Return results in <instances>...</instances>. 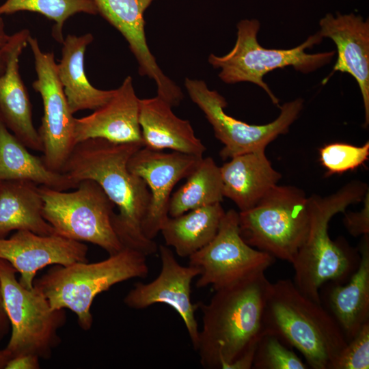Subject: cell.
Returning a JSON list of instances; mask_svg holds the SVG:
<instances>
[{"label": "cell", "instance_id": "4316f807", "mask_svg": "<svg viewBox=\"0 0 369 369\" xmlns=\"http://www.w3.org/2000/svg\"><path fill=\"white\" fill-rule=\"evenodd\" d=\"M186 178L170 197L168 215L171 217L223 201L220 167L211 157L202 158Z\"/></svg>", "mask_w": 369, "mask_h": 369}, {"label": "cell", "instance_id": "ba28073f", "mask_svg": "<svg viewBox=\"0 0 369 369\" xmlns=\"http://www.w3.org/2000/svg\"><path fill=\"white\" fill-rule=\"evenodd\" d=\"M39 189L44 202L42 215L56 234L93 243L109 255L123 248L112 226L115 206L96 181L81 180L72 191L42 185Z\"/></svg>", "mask_w": 369, "mask_h": 369}, {"label": "cell", "instance_id": "ffe728a7", "mask_svg": "<svg viewBox=\"0 0 369 369\" xmlns=\"http://www.w3.org/2000/svg\"><path fill=\"white\" fill-rule=\"evenodd\" d=\"M30 31L13 34L4 73L0 76V120L27 148L43 152L38 130L33 126L32 106L19 71V59L28 44Z\"/></svg>", "mask_w": 369, "mask_h": 369}, {"label": "cell", "instance_id": "9a60e30c", "mask_svg": "<svg viewBox=\"0 0 369 369\" xmlns=\"http://www.w3.org/2000/svg\"><path fill=\"white\" fill-rule=\"evenodd\" d=\"M99 14L115 27L128 44L138 63L141 76L154 80L157 96L172 107L183 99L181 89L167 77L157 64L147 44L144 13L156 0H93Z\"/></svg>", "mask_w": 369, "mask_h": 369}, {"label": "cell", "instance_id": "52a82bcc", "mask_svg": "<svg viewBox=\"0 0 369 369\" xmlns=\"http://www.w3.org/2000/svg\"><path fill=\"white\" fill-rule=\"evenodd\" d=\"M238 227L248 245L292 264L309 232L308 197L296 187L277 184L238 213Z\"/></svg>", "mask_w": 369, "mask_h": 369}, {"label": "cell", "instance_id": "d590c367", "mask_svg": "<svg viewBox=\"0 0 369 369\" xmlns=\"http://www.w3.org/2000/svg\"><path fill=\"white\" fill-rule=\"evenodd\" d=\"M12 358L10 352L5 348L0 350V369H5L8 361Z\"/></svg>", "mask_w": 369, "mask_h": 369}, {"label": "cell", "instance_id": "1f68e13d", "mask_svg": "<svg viewBox=\"0 0 369 369\" xmlns=\"http://www.w3.org/2000/svg\"><path fill=\"white\" fill-rule=\"evenodd\" d=\"M362 201L364 206L361 210L344 213V225L349 234L355 237L369 234V191Z\"/></svg>", "mask_w": 369, "mask_h": 369}, {"label": "cell", "instance_id": "cb8c5ba5", "mask_svg": "<svg viewBox=\"0 0 369 369\" xmlns=\"http://www.w3.org/2000/svg\"><path fill=\"white\" fill-rule=\"evenodd\" d=\"M43 204L38 184L23 180L0 181V238L13 230L56 234L42 215Z\"/></svg>", "mask_w": 369, "mask_h": 369}, {"label": "cell", "instance_id": "d4e9b609", "mask_svg": "<svg viewBox=\"0 0 369 369\" xmlns=\"http://www.w3.org/2000/svg\"><path fill=\"white\" fill-rule=\"evenodd\" d=\"M23 180L59 191L77 188L62 172L49 169L42 157L30 153L0 120V181Z\"/></svg>", "mask_w": 369, "mask_h": 369}, {"label": "cell", "instance_id": "d6986e66", "mask_svg": "<svg viewBox=\"0 0 369 369\" xmlns=\"http://www.w3.org/2000/svg\"><path fill=\"white\" fill-rule=\"evenodd\" d=\"M359 265L347 284L327 282L319 290L320 303L348 342L369 323V234L358 246Z\"/></svg>", "mask_w": 369, "mask_h": 369}, {"label": "cell", "instance_id": "603a6c76", "mask_svg": "<svg viewBox=\"0 0 369 369\" xmlns=\"http://www.w3.org/2000/svg\"><path fill=\"white\" fill-rule=\"evenodd\" d=\"M93 40L90 33L68 34L62 43V57L57 64V73L72 114L85 109L95 110L108 102L115 93V90L94 87L86 77L85 53Z\"/></svg>", "mask_w": 369, "mask_h": 369}, {"label": "cell", "instance_id": "5bb4252c", "mask_svg": "<svg viewBox=\"0 0 369 369\" xmlns=\"http://www.w3.org/2000/svg\"><path fill=\"white\" fill-rule=\"evenodd\" d=\"M161 261L159 275L149 283L137 282L124 299L130 308L141 310L155 303H163L172 308L182 318L193 348L196 351L199 329L195 312L199 303L191 302V283L199 276V268L180 264L172 251L167 245L158 249Z\"/></svg>", "mask_w": 369, "mask_h": 369}, {"label": "cell", "instance_id": "4dcf8cb0", "mask_svg": "<svg viewBox=\"0 0 369 369\" xmlns=\"http://www.w3.org/2000/svg\"><path fill=\"white\" fill-rule=\"evenodd\" d=\"M369 368V323L365 324L348 342L329 369Z\"/></svg>", "mask_w": 369, "mask_h": 369}, {"label": "cell", "instance_id": "4fadbf2b", "mask_svg": "<svg viewBox=\"0 0 369 369\" xmlns=\"http://www.w3.org/2000/svg\"><path fill=\"white\" fill-rule=\"evenodd\" d=\"M203 157L179 152L141 147L135 151L128 161V169L141 178L150 193V204L142 223V232L153 240L160 232L168 218L169 203L174 186L187 178Z\"/></svg>", "mask_w": 369, "mask_h": 369}, {"label": "cell", "instance_id": "6da1fadb", "mask_svg": "<svg viewBox=\"0 0 369 369\" xmlns=\"http://www.w3.org/2000/svg\"><path fill=\"white\" fill-rule=\"evenodd\" d=\"M141 143L118 144L100 138L77 143L62 169L77 183L90 179L102 187L118 208L112 226L123 247L155 254L159 247L146 238L142 223L147 213L150 193L146 182L131 173L128 161Z\"/></svg>", "mask_w": 369, "mask_h": 369}, {"label": "cell", "instance_id": "30bf717a", "mask_svg": "<svg viewBox=\"0 0 369 369\" xmlns=\"http://www.w3.org/2000/svg\"><path fill=\"white\" fill-rule=\"evenodd\" d=\"M184 86L191 100L212 126L215 137L223 144L219 152L223 160L265 150L279 135L288 131L303 107V100L297 98L279 107V115L273 122L249 124L226 114L224 109L228 104L224 97L210 90L204 81L186 78Z\"/></svg>", "mask_w": 369, "mask_h": 369}, {"label": "cell", "instance_id": "7a4b0ae2", "mask_svg": "<svg viewBox=\"0 0 369 369\" xmlns=\"http://www.w3.org/2000/svg\"><path fill=\"white\" fill-rule=\"evenodd\" d=\"M271 282L260 273L215 292L202 312L200 362L206 369L228 366L255 347L263 333L262 318Z\"/></svg>", "mask_w": 369, "mask_h": 369}, {"label": "cell", "instance_id": "8fae6325", "mask_svg": "<svg viewBox=\"0 0 369 369\" xmlns=\"http://www.w3.org/2000/svg\"><path fill=\"white\" fill-rule=\"evenodd\" d=\"M189 258V264L201 271L196 286H212L215 290L264 272L275 261L274 257L243 240L238 213L233 209L225 212L214 238Z\"/></svg>", "mask_w": 369, "mask_h": 369}, {"label": "cell", "instance_id": "d6a6232c", "mask_svg": "<svg viewBox=\"0 0 369 369\" xmlns=\"http://www.w3.org/2000/svg\"><path fill=\"white\" fill-rule=\"evenodd\" d=\"M13 40V34L8 35L5 30V23L0 16V76L6 68L7 61Z\"/></svg>", "mask_w": 369, "mask_h": 369}, {"label": "cell", "instance_id": "83f0119b", "mask_svg": "<svg viewBox=\"0 0 369 369\" xmlns=\"http://www.w3.org/2000/svg\"><path fill=\"white\" fill-rule=\"evenodd\" d=\"M21 11L38 13L55 21L52 36L59 43L64 39V23L70 16L79 13L98 14L93 0H6L0 5V16Z\"/></svg>", "mask_w": 369, "mask_h": 369}, {"label": "cell", "instance_id": "f546056e", "mask_svg": "<svg viewBox=\"0 0 369 369\" xmlns=\"http://www.w3.org/2000/svg\"><path fill=\"white\" fill-rule=\"evenodd\" d=\"M320 161L328 175L342 174L356 169L368 159L369 141L361 146L332 143L319 150Z\"/></svg>", "mask_w": 369, "mask_h": 369}, {"label": "cell", "instance_id": "9c48e42d", "mask_svg": "<svg viewBox=\"0 0 369 369\" xmlns=\"http://www.w3.org/2000/svg\"><path fill=\"white\" fill-rule=\"evenodd\" d=\"M16 270L0 259V281L5 311L12 329L5 348L12 357L31 354L48 359L61 342L58 331L65 324L64 309H53L33 286L27 289L16 277Z\"/></svg>", "mask_w": 369, "mask_h": 369}, {"label": "cell", "instance_id": "3957f363", "mask_svg": "<svg viewBox=\"0 0 369 369\" xmlns=\"http://www.w3.org/2000/svg\"><path fill=\"white\" fill-rule=\"evenodd\" d=\"M368 191L366 183L352 180L329 195L308 197L309 232L292 263V281L302 294L314 301L320 303L319 290L324 284L346 283L359 265L358 249L350 247L345 240H331L329 223L336 214L361 202Z\"/></svg>", "mask_w": 369, "mask_h": 369}, {"label": "cell", "instance_id": "484cf974", "mask_svg": "<svg viewBox=\"0 0 369 369\" xmlns=\"http://www.w3.org/2000/svg\"><path fill=\"white\" fill-rule=\"evenodd\" d=\"M224 214L221 203L193 209L168 217L160 232L167 246L174 247L180 257L189 258L214 238Z\"/></svg>", "mask_w": 369, "mask_h": 369}, {"label": "cell", "instance_id": "7c38bea8", "mask_svg": "<svg viewBox=\"0 0 369 369\" xmlns=\"http://www.w3.org/2000/svg\"><path fill=\"white\" fill-rule=\"evenodd\" d=\"M28 44L33 55L37 79L32 83L43 104V115L38 130L43 146L41 156L46 167L62 172L76 144L74 118L57 73L53 52H44L36 38L30 36Z\"/></svg>", "mask_w": 369, "mask_h": 369}, {"label": "cell", "instance_id": "ac0fdd59", "mask_svg": "<svg viewBox=\"0 0 369 369\" xmlns=\"http://www.w3.org/2000/svg\"><path fill=\"white\" fill-rule=\"evenodd\" d=\"M139 98L131 76L115 90L110 100L89 115L74 118L76 144L100 138L118 144L141 143Z\"/></svg>", "mask_w": 369, "mask_h": 369}, {"label": "cell", "instance_id": "7402d4cb", "mask_svg": "<svg viewBox=\"0 0 369 369\" xmlns=\"http://www.w3.org/2000/svg\"><path fill=\"white\" fill-rule=\"evenodd\" d=\"M264 150L237 155L220 167L223 197L231 200L240 211L255 206L282 177Z\"/></svg>", "mask_w": 369, "mask_h": 369}, {"label": "cell", "instance_id": "5b68a950", "mask_svg": "<svg viewBox=\"0 0 369 369\" xmlns=\"http://www.w3.org/2000/svg\"><path fill=\"white\" fill-rule=\"evenodd\" d=\"M145 254L123 247L102 261L57 264L35 279L33 286L40 290L53 309H69L77 316L80 327L91 329V307L94 298L111 286L135 277L148 276L149 267Z\"/></svg>", "mask_w": 369, "mask_h": 369}, {"label": "cell", "instance_id": "277c9868", "mask_svg": "<svg viewBox=\"0 0 369 369\" xmlns=\"http://www.w3.org/2000/svg\"><path fill=\"white\" fill-rule=\"evenodd\" d=\"M262 325L263 332L296 348L312 369H329L347 343L322 304L302 294L290 279L271 284Z\"/></svg>", "mask_w": 369, "mask_h": 369}, {"label": "cell", "instance_id": "e575fe53", "mask_svg": "<svg viewBox=\"0 0 369 369\" xmlns=\"http://www.w3.org/2000/svg\"><path fill=\"white\" fill-rule=\"evenodd\" d=\"M10 323L5 311L0 281V341L8 334Z\"/></svg>", "mask_w": 369, "mask_h": 369}, {"label": "cell", "instance_id": "f1b7e54d", "mask_svg": "<svg viewBox=\"0 0 369 369\" xmlns=\"http://www.w3.org/2000/svg\"><path fill=\"white\" fill-rule=\"evenodd\" d=\"M252 368L308 369L309 367L278 338L263 332L256 347Z\"/></svg>", "mask_w": 369, "mask_h": 369}, {"label": "cell", "instance_id": "44dd1931", "mask_svg": "<svg viewBox=\"0 0 369 369\" xmlns=\"http://www.w3.org/2000/svg\"><path fill=\"white\" fill-rule=\"evenodd\" d=\"M172 108L157 96L139 99V122L144 147L203 157L206 148L195 136L191 123L176 116Z\"/></svg>", "mask_w": 369, "mask_h": 369}, {"label": "cell", "instance_id": "e0dca14e", "mask_svg": "<svg viewBox=\"0 0 369 369\" xmlns=\"http://www.w3.org/2000/svg\"><path fill=\"white\" fill-rule=\"evenodd\" d=\"M323 38L331 39L338 57L333 72H346L357 81L364 107V127L369 124V20L353 13H327L319 21Z\"/></svg>", "mask_w": 369, "mask_h": 369}, {"label": "cell", "instance_id": "8992f818", "mask_svg": "<svg viewBox=\"0 0 369 369\" xmlns=\"http://www.w3.org/2000/svg\"><path fill=\"white\" fill-rule=\"evenodd\" d=\"M260 27L257 19L241 20L236 25L237 38L232 49L223 56L210 54L208 61L214 68L220 69L218 76L223 82L254 83L264 90L272 102L278 106L279 99L263 81L264 75L287 66L308 74L329 64L336 52L311 54L305 51L322 41L323 38L319 31L309 36L301 44L290 49H265L257 39Z\"/></svg>", "mask_w": 369, "mask_h": 369}, {"label": "cell", "instance_id": "836d02e7", "mask_svg": "<svg viewBox=\"0 0 369 369\" xmlns=\"http://www.w3.org/2000/svg\"><path fill=\"white\" fill-rule=\"evenodd\" d=\"M39 357L31 354H23L12 357L5 369H38Z\"/></svg>", "mask_w": 369, "mask_h": 369}, {"label": "cell", "instance_id": "2e32d148", "mask_svg": "<svg viewBox=\"0 0 369 369\" xmlns=\"http://www.w3.org/2000/svg\"><path fill=\"white\" fill-rule=\"evenodd\" d=\"M87 251L82 242L29 230H17L9 238H0V259L10 262L20 274L18 281L27 289L33 288L39 270L50 264L87 262Z\"/></svg>", "mask_w": 369, "mask_h": 369}]
</instances>
